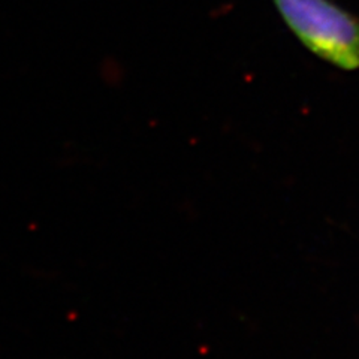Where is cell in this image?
<instances>
[{
    "instance_id": "6da1fadb",
    "label": "cell",
    "mask_w": 359,
    "mask_h": 359,
    "mask_svg": "<svg viewBox=\"0 0 359 359\" xmlns=\"http://www.w3.org/2000/svg\"><path fill=\"white\" fill-rule=\"evenodd\" d=\"M295 39L314 57L359 71V15L334 0H271Z\"/></svg>"
}]
</instances>
